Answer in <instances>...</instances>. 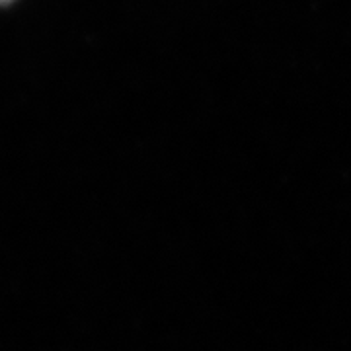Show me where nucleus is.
<instances>
[{
	"instance_id": "nucleus-1",
	"label": "nucleus",
	"mask_w": 351,
	"mask_h": 351,
	"mask_svg": "<svg viewBox=\"0 0 351 351\" xmlns=\"http://www.w3.org/2000/svg\"><path fill=\"white\" fill-rule=\"evenodd\" d=\"M6 2H10V0H0V4H6Z\"/></svg>"
}]
</instances>
